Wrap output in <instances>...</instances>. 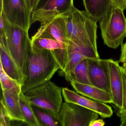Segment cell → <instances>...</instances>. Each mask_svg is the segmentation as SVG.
I'll list each match as a JSON object with an SVG mask.
<instances>
[{
    "mask_svg": "<svg viewBox=\"0 0 126 126\" xmlns=\"http://www.w3.org/2000/svg\"><path fill=\"white\" fill-rule=\"evenodd\" d=\"M88 58L99 59L97 50L69 40L67 62L64 69L60 71V75L64 77L68 81L70 82L77 65L82 60Z\"/></svg>",
    "mask_w": 126,
    "mask_h": 126,
    "instance_id": "9",
    "label": "cell"
},
{
    "mask_svg": "<svg viewBox=\"0 0 126 126\" xmlns=\"http://www.w3.org/2000/svg\"><path fill=\"white\" fill-rule=\"evenodd\" d=\"M105 124V123L102 119H96L90 123V126H103Z\"/></svg>",
    "mask_w": 126,
    "mask_h": 126,
    "instance_id": "30",
    "label": "cell"
},
{
    "mask_svg": "<svg viewBox=\"0 0 126 126\" xmlns=\"http://www.w3.org/2000/svg\"><path fill=\"white\" fill-rule=\"evenodd\" d=\"M31 40L32 46L38 49L50 51L60 67L62 57V47L61 44L55 37L48 33L38 29Z\"/></svg>",
    "mask_w": 126,
    "mask_h": 126,
    "instance_id": "14",
    "label": "cell"
},
{
    "mask_svg": "<svg viewBox=\"0 0 126 126\" xmlns=\"http://www.w3.org/2000/svg\"><path fill=\"white\" fill-rule=\"evenodd\" d=\"M119 61L122 63H126V42L121 45V56Z\"/></svg>",
    "mask_w": 126,
    "mask_h": 126,
    "instance_id": "27",
    "label": "cell"
},
{
    "mask_svg": "<svg viewBox=\"0 0 126 126\" xmlns=\"http://www.w3.org/2000/svg\"><path fill=\"white\" fill-rule=\"evenodd\" d=\"M74 0H40L32 12L31 24L43 25L59 16L64 15L74 6Z\"/></svg>",
    "mask_w": 126,
    "mask_h": 126,
    "instance_id": "7",
    "label": "cell"
},
{
    "mask_svg": "<svg viewBox=\"0 0 126 126\" xmlns=\"http://www.w3.org/2000/svg\"><path fill=\"white\" fill-rule=\"evenodd\" d=\"M73 80L81 84L91 85L87 59L82 60L75 68L71 78V81Z\"/></svg>",
    "mask_w": 126,
    "mask_h": 126,
    "instance_id": "21",
    "label": "cell"
},
{
    "mask_svg": "<svg viewBox=\"0 0 126 126\" xmlns=\"http://www.w3.org/2000/svg\"><path fill=\"white\" fill-rule=\"evenodd\" d=\"M27 5L32 12L36 9L40 0H25Z\"/></svg>",
    "mask_w": 126,
    "mask_h": 126,
    "instance_id": "25",
    "label": "cell"
},
{
    "mask_svg": "<svg viewBox=\"0 0 126 126\" xmlns=\"http://www.w3.org/2000/svg\"><path fill=\"white\" fill-rule=\"evenodd\" d=\"M64 16L69 40L97 50V22L86 11H79L74 6Z\"/></svg>",
    "mask_w": 126,
    "mask_h": 126,
    "instance_id": "2",
    "label": "cell"
},
{
    "mask_svg": "<svg viewBox=\"0 0 126 126\" xmlns=\"http://www.w3.org/2000/svg\"><path fill=\"white\" fill-rule=\"evenodd\" d=\"M34 112L42 126H62L59 119L46 110L32 105Z\"/></svg>",
    "mask_w": 126,
    "mask_h": 126,
    "instance_id": "22",
    "label": "cell"
},
{
    "mask_svg": "<svg viewBox=\"0 0 126 126\" xmlns=\"http://www.w3.org/2000/svg\"><path fill=\"white\" fill-rule=\"evenodd\" d=\"M122 71L123 81L122 107L121 110H118L117 112L126 114V73L122 67Z\"/></svg>",
    "mask_w": 126,
    "mask_h": 126,
    "instance_id": "23",
    "label": "cell"
},
{
    "mask_svg": "<svg viewBox=\"0 0 126 126\" xmlns=\"http://www.w3.org/2000/svg\"><path fill=\"white\" fill-rule=\"evenodd\" d=\"M124 0L125 2V4L126 5V0Z\"/></svg>",
    "mask_w": 126,
    "mask_h": 126,
    "instance_id": "33",
    "label": "cell"
},
{
    "mask_svg": "<svg viewBox=\"0 0 126 126\" xmlns=\"http://www.w3.org/2000/svg\"><path fill=\"white\" fill-rule=\"evenodd\" d=\"M4 22L5 36L0 38L3 40L8 53L18 65L24 79L31 47L28 31L11 24L5 18Z\"/></svg>",
    "mask_w": 126,
    "mask_h": 126,
    "instance_id": "3",
    "label": "cell"
},
{
    "mask_svg": "<svg viewBox=\"0 0 126 126\" xmlns=\"http://www.w3.org/2000/svg\"><path fill=\"white\" fill-rule=\"evenodd\" d=\"M70 83L78 93L97 101L112 104L111 94L105 91L90 85L79 83L74 80L71 81Z\"/></svg>",
    "mask_w": 126,
    "mask_h": 126,
    "instance_id": "16",
    "label": "cell"
},
{
    "mask_svg": "<svg viewBox=\"0 0 126 126\" xmlns=\"http://www.w3.org/2000/svg\"><path fill=\"white\" fill-rule=\"evenodd\" d=\"M62 95L65 102L76 104L97 112L102 118H110L113 114L111 107L103 102L94 101L79 95L77 92L67 88H62Z\"/></svg>",
    "mask_w": 126,
    "mask_h": 126,
    "instance_id": "12",
    "label": "cell"
},
{
    "mask_svg": "<svg viewBox=\"0 0 126 126\" xmlns=\"http://www.w3.org/2000/svg\"><path fill=\"white\" fill-rule=\"evenodd\" d=\"M117 115L120 119V126H126V114L117 112Z\"/></svg>",
    "mask_w": 126,
    "mask_h": 126,
    "instance_id": "29",
    "label": "cell"
},
{
    "mask_svg": "<svg viewBox=\"0 0 126 126\" xmlns=\"http://www.w3.org/2000/svg\"><path fill=\"white\" fill-rule=\"evenodd\" d=\"M113 6L118 7L124 11L126 9V5L124 0H112Z\"/></svg>",
    "mask_w": 126,
    "mask_h": 126,
    "instance_id": "26",
    "label": "cell"
},
{
    "mask_svg": "<svg viewBox=\"0 0 126 126\" xmlns=\"http://www.w3.org/2000/svg\"><path fill=\"white\" fill-rule=\"evenodd\" d=\"M0 105L10 121H17L25 123L19 101V95L11 91L2 90Z\"/></svg>",
    "mask_w": 126,
    "mask_h": 126,
    "instance_id": "15",
    "label": "cell"
},
{
    "mask_svg": "<svg viewBox=\"0 0 126 126\" xmlns=\"http://www.w3.org/2000/svg\"><path fill=\"white\" fill-rule=\"evenodd\" d=\"M3 1V0H0V13L2 12V9Z\"/></svg>",
    "mask_w": 126,
    "mask_h": 126,
    "instance_id": "31",
    "label": "cell"
},
{
    "mask_svg": "<svg viewBox=\"0 0 126 126\" xmlns=\"http://www.w3.org/2000/svg\"><path fill=\"white\" fill-rule=\"evenodd\" d=\"M32 105L47 110L59 119L62 105V89L50 81L25 94Z\"/></svg>",
    "mask_w": 126,
    "mask_h": 126,
    "instance_id": "5",
    "label": "cell"
},
{
    "mask_svg": "<svg viewBox=\"0 0 126 126\" xmlns=\"http://www.w3.org/2000/svg\"><path fill=\"white\" fill-rule=\"evenodd\" d=\"M124 11L112 6L99 21V27L104 44L115 49L123 44L126 37V18Z\"/></svg>",
    "mask_w": 126,
    "mask_h": 126,
    "instance_id": "4",
    "label": "cell"
},
{
    "mask_svg": "<svg viewBox=\"0 0 126 126\" xmlns=\"http://www.w3.org/2000/svg\"><path fill=\"white\" fill-rule=\"evenodd\" d=\"M122 67L126 73V63H123Z\"/></svg>",
    "mask_w": 126,
    "mask_h": 126,
    "instance_id": "32",
    "label": "cell"
},
{
    "mask_svg": "<svg viewBox=\"0 0 126 126\" xmlns=\"http://www.w3.org/2000/svg\"><path fill=\"white\" fill-rule=\"evenodd\" d=\"M0 62L6 73L22 85L24 77L18 65L8 53L4 41L1 38H0Z\"/></svg>",
    "mask_w": 126,
    "mask_h": 126,
    "instance_id": "17",
    "label": "cell"
},
{
    "mask_svg": "<svg viewBox=\"0 0 126 126\" xmlns=\"http://www.w3.org/2000/svg\"><path fill=\"white\" fill-rule=\"evenodd\" d=\"M39 30L51 34L61 44L63 53L60 69L63 70L67 60L68 48L69 42L64 16L62 15L56 17L47 22L41 25Z\"/></svg>",
    "mask_w": 126,
    "mask_h": 126,
    "instance_id": "10",
    "label": "cell"
},
{
    "mask_svg": "<svg viewBox=\"0 0 126 126\" xmlns=\"http://www.w3.org/2000/svg\"><path fill=\"white\" fill-rule=\"evenodd\" d=\"M0 37H4L5 36V26L4 22V17L2 14L0 15Z\"/></svg>",
    "mask_w": 126,
    "mask_h": 126,
    "instance_id": "28",
    "label": "cell"
},
{
    "mask_svg": "<svg viewBox=\"0 0 126 126\" xmlns=\"http://www.w3.org/2000/svg\"><path fill=\"white\" fill-rule=\"evenodd\" d=\"M87 60L91 85L111 94L109 59L88 58Z\"/></svg>",
    "mask_w": 126,
    "mask_h": 126,
    "instance_id": "11",
    "label": "cell"
},
{
    "mask_svg": "<svg viewBox=\"0 0 126 126\" xmlns=\"http://www.w3.org/2000/svg\"><path fill=\"white\" fill-rule=\"evenodd\" d=\"M110 86L112 99V104L121 110L122 107L123 81L122 67L118 61L109 59Z\"/></svg>",
    "mask_w": 126,
    "mask_h": 126,
    "instance_id": "13",
    "label": "cell"
},
{
    "mask_svg": "<svg viewBox=\"0 0 126 126\" xmlns=\"http://www.w3.org/2000/svg\"><path fill=\"white\" fill-rule=\"evenodd\" d=\"M0 82L2 90L11 91L19 95L22 92V84L7 75L0 66Z\"/></svg>",
    "mask_w": 126,
    "mask_h": 126,
    "instance_id": "20",
    "label": "cell"
},
{
    "mask_svg": "<svg viewBox=\"0 0 126 126\" xmlns=\"http://www.w3.org/2000/svg\"><path fill=\"white\" fill-rule=\"evenodd\" d=\"M10 121L6 115L2 106L0 105V126H9L11 125Z\"/></svg>",
    "mask_w": 126,
    "mask_h": 126,
    "instance_id": "24",
    "label": "cell"
},
{
    "mask_svg": "<svg viewBox=\"0 0 126 126\" xmlns=\"http://www.w3.org/2000/svg\"><path fill=\"white\" fill-rule=\"evenodd\" d=\"M0 13L9 23L28 31L31 25L32 12L25 0H3Z\"/></svg>",
    "mask_w": 126,
    "mask_h": 126,
    "instance_id": "8",
    "label": "cell"
},
{
    "mask_svg": "<svg viewBox=\"0 0 126 126\" xmlns=\"http://www.w3.org/2000/svg\"><path fill=\"white\" fill-rule=\"evenodd\" d=\"M96 112L76 104L65 102L63 104L59 114L62 126H90L97 119Z\"/></svg>",
    "mask_w": 126,
    "mask_h": 126,
    "instance_id": "6",
    "label": "cell"
},
{
    "mask_svg": "<svg viewBox=\"0 0 126 126\" xmlns=\"http://www.w3.org/2000/svg\"><path fill=\"white\" fill-rule=\"evenodd\" d=\"M85 11L96 22L99 21L113 6L112 0H83Z\"/></svg>",
    "mask_w": 126,
    "mask_h": 126,
    "instance_id": "18",
    "label": "cell"
},
{
    "mask_svg": "<svg viewBox=\"0 0 126 126\" xmlns=\"http://www.w3.org/2000/svg\"><path fill=\"white\" fill-rule=\"evenodd\" d=\"M59 69V65L50 51L31 46L22 91L25 94L50 81Z\"/></svg>",
    "mask_w": 126,
    "mask_h": 126,
    "instance_id": "1",
    "label": "cell"
},
{
    "mask_svg": "<svg viewBox=\"0 0 126 126\" xmlns=\"http://www.w3.org/2000/svg\"><path fill=\"white\" fill-rule=\"evenodd\" d=\"M19 101L25 118V123L30 126H41L34 112L32 105L22 91L19 95Z\"/></svg>",
    "mask_w": 126,
    "mask_h": 126,
    "instance_id": "19",
    "label": "cell"
}]
</instances>
